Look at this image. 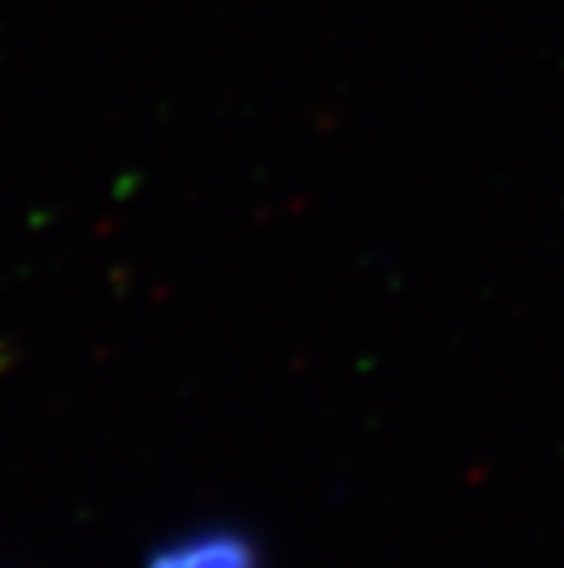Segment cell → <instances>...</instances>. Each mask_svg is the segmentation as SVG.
Here are the masks:
<instances>
[{
  "label": "cell",
  "instance_id": "obj_1",
  "mask_svg": "<svg viewBox=\"0 0 564 568\" xmlns=\"http://www.w3.org/2000/svg\"><path fill=\"white\" fill-rule=\"evenodd\" d=\"M147 568H260V558L238 531H195L154 554Z\"/></svg>",
  "mask_w": 564,
  "mask_h": 568
}]
</instances>
